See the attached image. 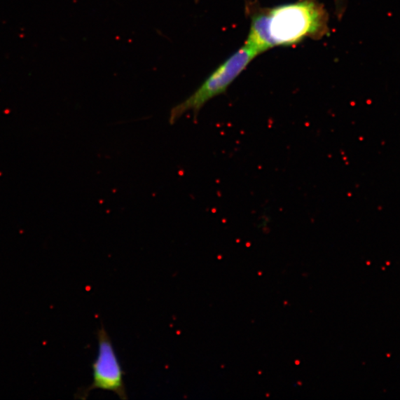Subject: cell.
<instances>
[{
  "instance_id": "2",
  "label": "cell",
  "mask_w": 400,
  "mask_h": 400,
  "mask_svg": "<svg viewBox=\"0 0 400 400\" xmlns=\"http://www.w3.org/2000/svg\"><path fill=\"white\" fill-rule=\"evenodd\" d=\"M260 55L249 46L244 45L217 67L196 90L184 101L171 110L170 123L174 124L184 114L193 112L195 121L206 103L225 94L229 86L246 70L249 64Z\"/></svg>"
},
{
  "instance_id": "3",
  "label": "cell",
  "mask_w": 400,
  "mask_h": 400,
  "mask_svg": "<svg viewBox=\"0 0 400 400\" xmlns=\"http://www.w3.org/2000/svg\"><path fill=\"white\" fill-rule=\"evenodd\" d=\"M98 354L92 364L93 382L78 394L81 399H86L90 392L99 389L111 392L121 399H127V394L124 382L125 372L120 359L116 354L109 333L102 326L97 332Z\"/></svg>"
},
{
  "instance_id": "1",
  "label": "cell",
  "mask_w": 400,
  "mask_h": 400,
  "mask_svg": "<svg viewBox=\"0 0 400 400\" xmlns=\"http://www.w3.org/2000/svg\"><path fill=\"white\" fill-rule=\"evenodd\" d=\"M328 31L326 11L315 0L277 6L254 15L246 43L260 55L276 46L319 38Z\"/></svg>"
},
{
  "instance_id": "5",
  "label": "cell",
  "mask_w": 400,
  "mask_h": 400,
  "mask_svg": "<svg viewBox=\"0 0 400 400\" xmlns=\"http://www.w3.org/2000/svg\"><path fill=\"white\" fill-rule=\"evenodd\" d=\"M195 1H198V0H195Z\"/></svg>"
},
{
  "instance_id": "4",
  "label": "cell",
  "mask_w": 400,
  "mask_h": 400,
  "mask_svg": "<svg viewBox=\"0 0 400 400\" xmlns=\"http://www.w3.org/2000/svg\"><path fill=\"white\" fill-rule=\"evenodd\" d=\"M343 0H337V2L338 3V4H339V6L343 5Z\"/></svg>"
}]
</instances>
